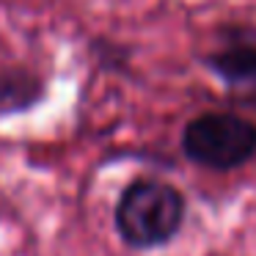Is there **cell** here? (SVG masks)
Here are the masks:
<instances>
[{"label":"cell","mask_w":256,"mask_h":256,"mask_svg":"<svg viewBox=\"0 0 256 256\" xmlns=\"http://www.w3.org/2000/svg\"><path fill=\"white\" fill-rule=\"evenodd\" d=\"M44 94V86L28 69H6L0 72V116L34 108Z\"/></svg>","instance_id":"4"},{"label":"cell","mask_w":256,"mask_h":256,"mask_svg":"<svg viewBox=\"0 0 256 256\" xmlns=\"http://www.w3.org/2000/svg\"><path fill=\"white\" fill-rule=\"evenodd\" d=\"M113 223L130 248H162L176 240L184 223V196L171 182L138 176L118 196Z\"/></svg>","instance_id":"1"},{"label":"cell","mask_w":256,"mask_h":256,"mask_svg":"<svg viewBox=\"0 0 256 256\" xmlns=\"http://www.w3.org/2000/svg\"><path fill=\"white\" fill-rule=\"evenodd\" d=\"M182 152L210 171H234L256 157V124L237 113H201L182 130Z\"/></svg>","instance_id":"2"},{"label":"cell","mask_w":256,"mask_h":256,"mask_svg":"<svg viewBox=\"0 0 256 256\" xmlns=\"http://www.w3.org/2000/svg\"><path fill=\"white\" fill-rule=\"evenodd\" d=\"M204 66L256 105V28L226 25L220 44L204 56Z\"/></svg>","instance_id":"3"}]
</instances>
